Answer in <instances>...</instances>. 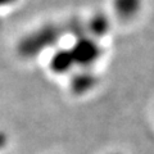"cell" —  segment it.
I'll list each match as a JSON object with an SVG mask.
<instances>
[{"label": "cell", "mask_w": 154, "mask_h": 154, "mask_svg": "<svg viewBox=\"0 0 154 154\" xmlns=\"http://www.w3.org/2000/svg\"><path fill=\"white\" fill-rule=\"evenodd\" d=\"M73 63L71 53H67L66 50H62L53 57L50 62V68L55 73H66V71H68L69 66Z\"/></svg>", "instance_id": "6da1fadb"}]
</instances>
